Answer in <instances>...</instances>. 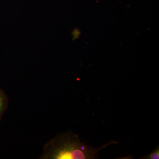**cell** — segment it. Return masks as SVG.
<instances>
[{"label":"cell","mask_w":159,"mask_h":159,"mask_svg":"<svg viewBox=\"0 0 159 159\" xmlns=\"http://www.w3.org/2000/svg\"><path fill=\"white\" fill-rule=\"evenodd\" d=\"M117 142L111 141L99 148H93L80 142L72 131L59 134L44 146L42 159H93L98 158V152Z\"/></svg>","instance_id":"6da1fadb"},{"label":"cell","mask_w":159,"mask_h":159,"mask_svg":"<svg viewBox=\"0 0 159 159\" xmlns=\"http://www.w3.org/2000/svg\"><path fill=\"white\" fill-rule=\"evenodd\" d=\"M9 100L6 92L0 89V122L5 112L8 109Z\"/></svg>","instance_id":"7a4b0ae2"},{"label":"cell","mask_w":159,"mask_h":159,"mask_svg":"<svg viewBox=\"0 0 159 159\" xmlns=\"http://www.w3.org/2000/svg\"><path fill=\"white\" fill-rule=\"evenodd\" d=\"M142 159H159V146L154 149L151 153L148 154L146 156L140 158Z\"/></svg>","instance_id":"3957f363"}]
</instances>
